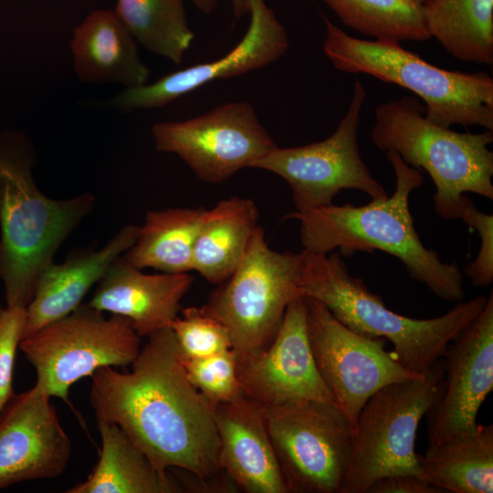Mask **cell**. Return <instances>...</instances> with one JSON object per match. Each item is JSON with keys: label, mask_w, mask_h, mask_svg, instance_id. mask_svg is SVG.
I'll return each instance as SVG.
<instances>
[{"label": "cell", "mask_w": 493, "mask_h": 493, "mask_svg": "<svg viewBox=\"0 0 493 493\" xmlns=\"http://www.w3.org/2000/svg\"><path fill=\"white\" fill-rule=\"evenodd\" d=\"M141 341L129 319H106L87 303L22 339L19 348L36 369L35 386L68 404L73 383L100 367L131 365Z\"/></svg>", "instance_id": "9"}, {"label": "cell", "mask_w": 493, "mask_h": 493, "mask_svg": "<svg viewBox=\"0 0 493 493\" xmlns=\"http://www.w3.org/2000/svg\"><path fill=\"white\" fill-rule=\"evenodd\" d=\"M232 9L236 18L240 19L249 12L248 0H231Z\"/></svg>", "instance_id": "34"}, {"label": "cell", "mask_w": 493, "mask_h": 493, "mask_svg": "<svg viewBox=\"0 0 493 493\" xmlns=\"http://www.w3.org/2000/svg\"><path fill=\"white\" fill-rule=\"evenodd\" d=\"M121 255L98 281L89 305L129 319L137 334L149 337L170 327L193 284L189 273L146 274Z\"/></svg>", "instance_id": "19"}, {"label": "cell", "mask_w": 493, "mask_h": 493, "mask_svg": "<svg viewBox=\"0 0 493 493\" xmlns=\"http://www.w3.org/2000/svg\"><path fill=\"white\" fill-rule=\"evenodd\" d=\"M70 49L75 72L82 82H118L125 88L147 83L150 70L114 10L90 12L74 28Z\"/></svg>", "instance_id": "21"}, {"label": "cell", "mask_w": 493, "mask_h": 493, "mask_svg": "<svg viewBox=\"0 0 493 493\" xmlns=\"http://www.w3.org/2000/svg\"><path fill=\"white\" fill-rule=\"evenodd\" d=\"M250 21L241 41L220 58L164 75L152 84L124 88L107 105L121 112L163 108L218 79L266 68L289 47L286 28L265 0H248Z\"/></svg>", "instance_id": "14"}, {"label": "cell", "mask_w": 493, "mask_h": 493, "mask_svg": "<svg viewBox=\"0 0 493 493\" xmlns=\"http://www.w3.org/2000/svg\"><path fill=\"white\" fill-rule=\"evenodd\" d=\"M312 353L324 383L353 428L368 399L382 387L421 377L384 350L385 339L362 336L340 322L320 301L306 297Z\"/></svg>", "instance_id": "13"}, {"label": "cell", "mask_w": 493, "mask_h": 493, "mask_svg": "<svg viewBox=\"0 0 493 493\" xmlns=\"http://www.w3.org/2000/svg\"><path fill=\"white\" fill-rule=\"evenodd\" d=\"M236 368L243 395L263 407L299 400L337 405L312 353L304 296L289 303L272 342L263 350L236 356Z\"/></svg>", "instance_id": "15"}, {"label": "cell", "mask_w": 493, "mask_h": 493, "mask_svg": "<svg viewBox=\"0 0 493 493\" xmlns=\"http://www.w3.org/2000/svg\"><path fill=\"white\" fill-rule=\"evenodd\" d=\"M446 360L421 377L387 384L362 408L340 493H365L381 477L411 474L425 480L414 446L419 424L442 397Z\"/></svg>", "instance_id": "7"}, {"label": "cell", "mask_w": 493, "mask_h": 493, "mask_svg": "<svg viewBox=\"0 0 493 493\" xmlns=\"http://www.w3.org/2000/svg\"><path fill=\"white\" fill-rule=\"evenodd\" d=\"M394 176L393 193L361 206L329 205L306 212L293 211L284 219L299 222L303 250L343 257L357 252H385L398 258L409 277L425 285L437 298L458 302L465 298L463 274L456 262H444L426 248L414 227L409 207L411 193L424 183L421 170L408 165L394 152H385Z\"/></svg>", "instance_id": "2"}, {"label": "cell", "mask_w": 493, "mask_h": 493, "mask_svg": "<svg viewBox=\"0 0 493 493\" xmlns=\"http://www.w3.org/2000/svg\"><path fill=\"white\" fill-rule=\"evenodd\" d=\"M34 162L25 135L0 138V279L7 306L26 308L42 271L95 205L89 193L47 197L34 181Z\"/></svg>", "instance_id": "3"}, {"label": "cell", "mask_w": 493, "mask_h": 493, "mask_svg": "<svg viewBox=\"0 0 493 493\" xmlns=\"http://www.w3.org/2000/svg\"><path fill=\"white\" fill-rule=\"evenodd\" d=\"M259 218L249 198L231 196L205 209L195 237L193 270L219 285L241 263Z\"/></svg>", "instance_id": "22"}, {"label": "cell", "mask_w": 493, "mask_h": 493, "mask_svg": "<svg viewBox=\"0 0 493 493\" xmlns=\"http://www.w3.org/2000/svg\"><path fill=\"white\" fill-rule=\"evenodd\" d=\"M138 230L135 225H126L100 249H76L62 263L47 266L40 274L34 296L26 308L22 339L77 309L113 260L133 245Z\"/></svg>", "instance_id": "20"}, {"label": "cell", "mask_w": 493, "mask_h": 493, "mask_svg": "<svg viewBox=\"0 0 493 493\" xmlns=\"http://www.w3.org/2000/svg\"><path fill=\"white\" fill-rule=\"evenodd\" d=\"M131 365L91 374L96 419L119 425L163 475L174 467L206 481L222 473L214 405L190 382L172 329L149 336Z\"/></svg>", "instance_id": "1"}, {"label": "cell", "mask_w": 493, "mask_h": 493, "mask_svg": "<svg viewBox=\"0 0 493 493\" xmlns=\"http://www.w3.org/2000/svg\"><path fill=\"white\" fill-rule=\"evenodd\" d=\"M218 462L230 481L247 493H288L268 433L265 408L246 397L214 406Z\"/></svg>", "instance_id": "18"}, {"label": "cell", "mask_w": 493, "mask_h": 493, "mask_svg": "<svg viewBox=\"0 0 493 493\" xmlns=\"http://www.w3.org/2000/svg\"><path fill=\"white\" fill-rule=\"evenodd\" d=\"M264 408L288 493H340L354 429L342 410L318 400Z\"/></svg>", "instance_id": "10"}, {"label": "cell", "mask_w": 493, "mask_h": 493, "mask_svg": "<svg viewBox=\"0 0 493 493\" xmlns=\"http://www.w3.org/2000/svg\"><path fill=\"white\" fill-rule=\"evenodd\" d=\"M417 97L404 96L375 110L372 142L397 152L410 166L431 177L435 212L445 220L460 219L473 193L493 199V131L457 132L428 121Z\"/></svg>", "instance_id": "5"}, {"label": "cell", "mask_w": 493, "mask_h": 493, "mask_svg": "<svg viewBox=\"0 0 493 493\" xmlns=\"http://www.w3.org/2000/svg\"><path fill=\"white\" fill-rule=\"evenodd\" d=\"M365 493H442V490L415 475L397 474L379 478Z\"/></svg>", "instance_id": "33"}, {"label": "cell", "mask_w": 493, "mask_h": 493, "mask_svg": "<svg viewBox=\"0 0 493 493\" xmlns=\"http://www.w3.org/2000/svg\"><path fill=\"white\" fill-rule=\"evenodd\" d=\"M366 90L355 80L349 108L326 139L297 147L275 146L253 168L283 178L292 192L297 212L333 204L342 190H357L372 200L388 196L360 152L358 133Z\"/></svg>", "instance_id": "11"}, {"label": "cell", "mask_w": 493, "mask_h": 493, "mask_svg": "<svg viewBox=\"0 0 493 493\" xmlns=\"http://www.w3.org/2000/svg\"><path fill=\"white\" fill-rule=\"evenodd\" d=\"M417 457L425 480L442 492H493L492 425L477 424Z\"/></svg>", "instance_id": "24"}, {"label": "cell", "mask_w": 493, "mask_h": 493, "mask_svg": "<svg viewBox=\"0 0 493 493\" xmlns=\"http://www.w3.org/2000/svg\"><path fill=\"white\" fill-rule=\"evenodd\" d=\"M442 397L425 414L428 447L467 431L493 389V295L482 311L449 343Z\"/></svg>", "instance_id": "16"}, {"label": "cell", "mask_w": 493, "mask_h": 493, "mask_svg": "<svg viewBox=\"0 0 493 493\" xmlns=\"http://www.w3.org/2000/svg\"><path fill=\"white\" fill-rule=\"evenodd\" d=\"M430 37L467 63H493V0H425Z\"/></svg>", "instance_id": "26"}, {"label": "cell", "mask_w": 493, "mask_h": 493, "mask_svg": "<svg viewBox=\"0 0 493 493\" xmlns=\"http://www.w3.org/2000/svg\"><path fill=\"white\" fill-rule=\"evenodd\" d=\"M205 207L167 208L146 213L133 245L122 256L132 266L164 273H189L197 230Z\"/></svg>", "instance_id": "25"}, {"label": "cell", "mask_w": 493, "mask_h": 493, "mask_svg": "<svg viewBox=\"0 0 493 493\" xmlns=\"http://www.w3.org/2000/svg\"><path fill=\"white\" fill-rule=\"evenodd\" d=\"M101 437L98 463L88 478L67 493H175L181 487L163 475L116 424L97 419Z\"/></svg>", "instance_id": "23"}, {"label": "cell", "mask_w": 493, "mask_h": 493, "mask_svg": "<svg viewBox=\"0 0 493 493\" xmlns=\"http://www.w3.org/2000/svg\"><path fill=\"white\" fill-rule=\"evenodd\" d=\"M26 318L25 307H2L0 303V411L14 393V361L23 337Z\"/></svg>", "instance_id": "32"}, {"label": "cell", "mask_w": 493, "mask_h": 493, "mask_svg": "<svg viewBox=\"0 0 493 493\" xmlns=\"http://www.w3.org/2000/svg\"><path fill=\"white\" fill-rule=\"evenodd\" d=\"M192 3L203 13L210 14L217 6L219 0H191Z\"/></svg>", "instance_id": "35"}, {"label": "cell", "mask_w": 493, "mask_h": 493, "mask_svg": "<svg viewBox=\"0 0 493 493\" xmlns=\"http://www.w3.org/2000/svg\"><path fill=\"white\" fill-rule=\"evenodd\" d=\"M323 18V51L336 69L407 89L425 102V118L443 128L457 124L493 131V79L488 73L441 68L398 42L359 39Z\"/></svg>", "instance_id": "6"}, {"label": "cell", "mask_w": 493, "mask_h": 493, "mask_svg": "<svg viewBox=\"0 0 493 493\" xmlns=\"http://www.w3.org/2000/svg\"><path fill=\"white\" fill-rule=\"evenodd\" d=\"M190 382L215 406L243 395L233 349L203 358H184Z\"/></svg>", "instance_id": "30"}, {"label": "cell", "mask_w": 493, "mask_h": 493, "mask_svg": "<svg viewBox=\"0 0 493 493\" xmlns=\"http://www.w3.org/2000/svg\"><path fill=\"white\" fill-rule=\"evenodd\" d=\"M114 12L136 42L176 65L194 39L184 0H117Z\"/></svg>", "instance_id": "27"}, {"label": "cell", "mask_w": 493, "mask_h": 493, "mask_svg": "<svg viewBox=\"0 0 493 493\" xmlns=\"http://www.w3.org/2000/svg\"><path fill=\"white\" fill-rule=\"evenodd\" d=\"M346 26L383 41L428 40L425 0H322Z\"/></svg>", "instance_id": "28"}, {"label": "cell", "mask_w": 493, "mask_h": 493, "mask_svg": "<svg viewBox=\"0 0 493 493\" xmlns=\"http://www.w3.org/2000/svg\"><path fill=\"white\" fill-rule=\"evenodd\" d=\"M170 324L184 358H203L232 349L227 328L201 307L181 309Z\"/></svg>", "instance_id": "29"}, {"label": "cell", "mask_w": 493, "mask_h": 493, "mask_svg": "<svg viewBox=\"0 0 493 493\" xmlns=\"http://www.w3.org/2000/svg\"><path fill=\"white\" fill-rule=\"evenodd\" d=\"M49 396L34 386L13 393L0 411V489L64 473L71 441Z\"/></svg>", "instance_id": "17"}, {"label": "cell", "mask_w": 493, "mask_h": 493, "mask_svg": "<svg viewBox=\"0 0 493 493\" xmlns=\"http://www.w3.org/2000/svg\"><path fill=\"white\" fill-rule=\"evenodd\" d=\"M157 151L173 153L203 182L219 184L278 144L246 101H230L184 121L155 123Z\"/></svg>", "instance_id": "12"}, {"label": "cell", "mask_w": 493, "mask_h": 493, "mask_svg": "<svg viewBox=\"0 0 493 493\" xmlns=\"http://www.w3.org/2000/svg\"><path fill=\"white\" fill-rule=\"evenodd\" d=\"M300 290L321 302L351 330L383 338L404 368L424 373L443 357L449 343L484 309V295L458 301L446 313L433 319H413L388 309L364 281L350 274L339 252L314 254L302 250Z\"/></svg>", "instance_id": "4"}, {"label": "cell", "mask_w": 493, "mask_h": 493, "mask_svg": "<svg viewBox=\"0 0 493 493\" xmlns=\"http://www.w3.org/2000/svg\"><path fill=\"white\" fill-rule=\"evenodd\" d=\"M480 237L476 258L464 268L473 286L486 288L493 282V215L478 210L468 197L460 217Z\"/></svg>", "instance_id": "31"}, {"label": "cell", "mask_w": 493, "mask_h": 493, "mask_svg": "<svg viewBox=\"0 0 493 493\" xmlns=\"http://www.w3.org/2000/svg\"><path fill=\"white\" fill-rule=\"evenodd\" d=\"M302 257L271 249L257 226L241 263L201 307L227 328L237 357L267 348L289 303L303 296Z\"/></svg>", "instance_id": "8"}]
</instances>
